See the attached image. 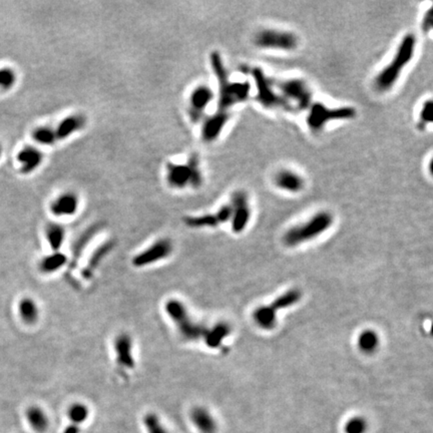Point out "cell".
Wrapping results in <instances>:
<instances>
[{
	"label": "cell",
	"mask_w": 433,
	"mask_h": 433,
	"mask_svg": "<svg viewBox=\"0 0 433 433\" xmlns=\"http://www.w3.org/2000/svg\"><path fill=\"white\" fill-rule=\"evenodd\" d=\"M211 65L219 84L218 110L229 112L233 106L245 102L250 97L251 85L248 82H231L218 51L211 54Z\"/></svg>",
	"instance_id": "1"
},
{
	"label": "cell",
	"mask_w": 433,
	"mask_h": 433,
	"mask_svg": "<svg viewBox=\"0 0 433 433\" xmlns=\"http://www.w3.org/2000/svg\"><path fill=\"white\" fill-rule=\"evenodd\" d=\"M416 43V36L413 33H407L403 36L392 59L379 71L374 80V87L378 91L387 92L398 82L402 71L415 54Z\"/></svg>",
	"instance_id": "2"
},
{
	"label": "cell",
	"mask_w": 433,
	"mask_h": 433,
	"mask_svg": "<svg viewBox=\"0 0 433 433\" xmlns=\"http://www.w3.org/2000/svg\"><path fill=\"white\" fill-rule=\"evenodd\" d=\"M165 177L168 186L174 190L200 188L203 184V173L199 157L192 154L185 163H167Z\"/></svg>",
	"instance_id": "3"
},
{
	"label": "cell",
	"mask_w": 433,
	"mask_h": 433,
	"mask_svg": "<svg viewBox=\"0 0 433 433\" xmlns=\"http://www.w3.org/2000/svg\"><path fill=\"white\" fill-rule=\"evenodd\" d=\"M164 309L179 335L185 340L197 341L204 338L207 328L191 316L188 307L183 301L171 298L165 303Z\"/></svg>",
	"instance_id": "4"
},
{
	"label": "cell",
	"mask_w": 433,
	"mask_h": 433,
	"mask_svg": "<svg viewBox=\"0 0 433 433\" xmlns=\"http://www.w3.org/2000/svg\"><path fill=\"white\" fill-rule=\"evenodd\" d=\"M333 224V216L329 212H319L307 222L288 230L284 242L289 247L299 246L326 232Z\"/></svg>",
	"instance_id": "5"
},
{
	"label": "cell",
	"mask_w": 433,
	"mask_h": 433,
	"mask_svg": "<svg viewBox=\"0 0 433 433\" xmlns=\"http://www.w3.org/2000/svg\"><path fill=\"white\" fill-rule=\"evenodd\" d=\"M355 116L356 111L352 106L328 107L322 102H312L308 108L306 123L312 131L317 132L332 122L352 120Z\"/></svg>",
	"instance_id": "6"
},
{
	"label": "cell",
	"mask_w": 433,
	"mask_h": 433,
	"mask_svg": "<svg viewBox=\"0 0 433 433\" xmlns=\"http://www.w3.org/2000/svg\"><path fill=\"white\" fill-rule=\"evenodd\" d=\"M250 74L255 83L257 94L256 99L260 104L270 110L281 108L285 111H292L293 108L289 104L276 88L275 82L272 81L261 67H254L250 70Z\"/></svg>",
	"instance_id": "7"
},
{
	"label": "cell",
	"mask_w": 433,
	"mask_h": 433,
	"mask_svg": "<svg viewBox=\"0 0 433 433\" xmlns=\"http://www.w3.org/2000/svg\"><path fill=\"white\" fill-rule=\"evenodd\" d=\"M276 88L292 108L299 111L308 110L312 104V90L308 84L301 79H288L275 83Z\"/></svg>",
	"instance_id": "8"
},
{
	"label": "cell",
	"mask_w": 433,
	"mask_h": 433,
	"mask_svg": "<svg viewBox=\"0 0 433 433\" xmlns=\"http://www.w3.org/2000/svg\"><path fill=\"white\" fill-rule=\"evenodd\" d=\"M255 44L263 49L293 51L298 47V36L286 30L266 28L260 30L254 38Z\"/></svg>",
	"instance_id": "9"
},
{
	"label": "cell",
	"mask_w": 433,
	"mask_h": 433,
	"mask_svg": "<svg viewBox=\"0 0 433 433\" xmlns=\"http://www.w3.org/2000/svg\"><path fill=\"white\" fill-rule=\"evenodd\" d=\"M173 252V244L172 240L169 238H161L135 254L131 260V264L135 268L149 267L170 258Z\"/></svg>",
	"instance_id": "10"
},
{
	"label": "cell",
	"mask_w": 433,
	"mask_h": 433,
	"mask_svg": "<svg viewBox=\"0 0 433 433\" xmlns=\"http://www.w3.org/2000/svg\"><path fill=\"white\" fill-rule=\"evenodd\" d=\"M215 99V92L207 85L195 87L188 99V115L192 123L203 122L207 108Z\"/></svg>",
	"instance_id": "11"
},
{
	"label": "cell",
	"mask_w": 433,
	"mask_h": 433,
	"mask_svg": "<svg viewBox=\"0 0 433 433\" xmlns=\"http://www.w3.org/2000/svg\"><path fill=\"white\" fill-rule=\"evenodd\" d=\"M229 205L232 209V230L235 233H241L246 229L251 218V207L248 195L244 191L234 192Z\"/></svg>",
	"instance_id": "12"
},
{
	"label": "cell",
	"mask_w": 433,
	"mask_h": 433,
	"mask_svg": "<svg viewBox=\"0 0 433 433\" xmlns=\"http://www.w3.org/2000/svg\"><path fill=\"white\" fill-rule=\"evenodd\" d=\"M232 218V209L230 205L222 206L218 212L206 214L201 216H186L184 222L186 226L194 229L200 228H216L221 224L231 221Z\"/></svg>",
	"instance_id": "13"
},
{
	"label": "cell",
	"mask_w": 433,
	"mask_h": 433,
	"mask_svg": "<svg viewBox=\"0 0 433 433\" xmlns=\"http://www.w3.org/2000/svg\"><path fill=\"white\" fill-rule=\"evenodd\" d=\"M81 200L78 194L71 191L57 195L49 205L50 213L56 218H70L80 210Z\"/></svg>",
	"instance_id": "14"
},
{
	"label": "cell",
	"mask_w": 433,
	"mask_h": 433,
	"mask_svg": "<svg viewBox=\"0 0 433 433\" xmlns=\"http://www.w3.org/2000/svg\"><path fill=\"white\" fill-rule=\"evenodd\" d=\"M114 350L119 367L125 370H132L135 367L133 341L130 334L120 333L114 341Z\"/></svg>",
	"instance_id": "15"
},
{
	"label": "cell",
	"mask_w": 433,
	"mask_h": 433,
	"mask_svg": "<svg viewBox=\"0 0 433 433\" xmlns=\"http://www.w3.org/2000/svg\"><path fill=\"white\" fill-rule=\"evenodd\" d=\"M230 113L219 111L204 119L201 129L202 139L206 142H213L218 139L230 121Z\"/></svg>",
	"instance_id": "16"
},
{
	"label": "cell",
	"mask_w": 433,
	"mask_h": 433,
	"mask_svg": "<svg viewBox=\"0 0 433 433\" xmlns=\"http://www.w3.org/2000/svg\"><path fill=\"white\" fill-rule=\"evenodd\" d=\"M87 117L83 114H70L61 119L54 127L57 141L65 140L83 130L87 126Z\"/></svg>",
	"instance_id": "17"
},
{
	"label": "cell",
	"mask_w": 433,
	"mask_h": 433,
	"mask_svg": "<svg viewBox=\"0 0 433 433\" xmlns=\"http://www.w3.org/2000/svg\"><path fill=\"white\" fill-rule=\"evenodd\" d=\"M16 160L19 164L20 172L24 174H28L42 167L44 156L38 147L25 146L18 152Z\"/></svg>",
	"instance_id": "18"
},
{
	"label": "cell",
	"mask_w": 433,
	"mask_h": 433,
	"mask_svg": "<svg viewBox=\"0 0 433 433\" xmlns=\"http://www.w3.org/2000/svg\"><path fill=\"white\" fill-rule=\"evenodd\" d=\"M275 186L288 193L296 194L301 192L305 187V180L301 174L291 170H281L274 177Z\"/></svg>",
	"instance_id": "19"
},
{
	"label": "cell",
	"mask_w": 433,
	"mask_h": 433,
	"mask_svg": "<svg viewBox=\"0 0 433 433\" xmlns=\"http://www.w3.org/2000/svg\"><path fill=\"white\" fill-rule=\"evenodd\" d=\"M190 419L201 433H216L218 429L213 414L205 406H195L190 411Z\"/></svg>",
	"instance_id": "20"
},
{
	"label": "cell",
	"mask_w": 433,
	"mask_h": 433,
	"mask_svg": "<svg viewBox=\"0 0 433 433\" xmlns=\"http://www.w3.org/2000/svg\"><path fill=\"white\" fill-rule=\"evenodd\" d=\"M44 236L51 251L58 252L61 250L64 244L66 231L61 224L56 222H50L45 226Z\"/></svg>",
	"instance_id": "21"
},
{
	"label": "cell",
	"mask_w": 433,
	"mask_h": 433,
	"mask_svg": "<svg viewBox=\"0 0 433 433\" xmlns=\"http://www.w3.org/2000/svg\"><path fill=\"white\" fill-rule=\"evenodd\" d=\"M68 262V258L61 251L52 252L44 256L39 264L40 271L43 274H53L60 271Z\"/></svg>",
	"instance_id": "22"
},
{
	"label": "cell",
	"mask_w": 433,
	"mask_h": 433,
	"mask_svg": "<svg viewBox=\"0 0 433 433\" xmlns=\"http://www.w3.org/2000/svg\"><path fill=\"white\" fill-rule=\"evenodd\" d=\"M231 333V327L227 323H218L211 328H207L204 340L210 348L219 347Z\"/></svg>",
	"instance_id": "23"
},
{
	"label": "cell",
	"mask_w": 433,
	"mask_h": 433,
	"mask_svg": "<svg viewBox=\"0 0 433 433\" xmlns=\"http://www.w3.org/2000/svg\"><path fill=\"white\" fill-rule=\"evenodd\" d=\"M19 316L26 325H34L40 318V309L38 304L30 298H23L18 304Z\"/></svg>",
	"instance_id": "24"
},
{
	"label": "cell",
	"mask_w": 433,
	"mask_h": 433,
	"mask_svg": "<svg viewBox=\"0 0 433 433\" xmlns=\"http://www.w3.org/2000/svg\"><path fill=\"white\" fill-rule=\"evenodd\" d=\"M26 418L35 431L44 432L49 425V420L46 413L39 406H30L26 411Z\"/></svg>",
	"instance_id": "25"
},
{
	"label": "cell",
	"mask_w": 433,
	"mask_h": 433,
	"mask_svg": "<svg viewBox=\"0 0 433 433\" xmlns=\"http://www.w3.org/2000/svg\"><path fill=\"white\" fill-rule=\"evenodd\" d=\"M253 318L258 326L264 330H272L277 323V313L273 311L270 305L261 306L256 309L253 314Z\"/></svg>",
	"instance_id": "26"
},
{
	"label": "cell",
	"mask_w": 433,
	"mask_h": 433,
	"mask_svg": "<svg viewBox=\"0 0 433 433\" xmlns=\"http://www.w3.org/2000/svg\"><path fill=\"white\" fill-rule=\"evenodd\" d=\"M31 137L36 143L43 147H52L58 142L54 129L51 126H40L35 128L32 130Z\"/></svg>",
	"instance_id": "27"
},
{
	"label": "cell",
	"mask_w": 433,
	"mask_h": 433,
	"mask_svg": "<svg viewBox=\"0 0 433 433\" xmlns=\"http://www.w3.org/2000/svg\"><path fill=\"white\" fill-rule=\"evenodd\" d=\"M302 297V294L297 289H293V290L288 291L284 293L282 296L278 297L273 303L270 304V307L273 309L274 312H277V310H282L288 307H291L294 304L298 303Z\"/></svg>",
	"instance_id": "28"
},
{
	"label": "cell",
	"mask_w": 433,
	"mask_h": 433,
	"mask_svg": "<svg viewBox=\"0 0 433 433\" xmlns=\"http://www.w3.org/2000/svg\"><path fill=\"white\" fill-rule=\"evenodd\" d=\"M67 416L71 424L81 426L88 419L89 409L86 404L82 402H76L69 406L67 410Z\"/></svg>",
	"instance_id": "29"
},
{
	"label": "cell",
	"mask_w": 433,
	"mask_h": 433,
	"mask_svg": "<svg viewBox=\"0 0 433 433\" xmlns=\"http://www.w3.org/2000/svg\"><path fill=\"white\" fill-rule=\"evenodd\" d=\"M357 344L362 352L373 353L379 345V337L374 331L366 330L359 335Z\"/></svg>",
	"instance_id": "30"
},
{
	"label": "cell",
	"mask_w": 433,
	"mask_h": 433,
	"mask_svg": "<svg viewBox=\"0 0 433 433\" xmlns=\"http://www.w3.org/2000/svg\"><path fill=\"white\" fill-rule=\"evenodd\" d=\"M142 423L148 433H170L160 416L155 412H148L142 417Z\"/></svg>",
	"instance_id": "31"
},
{
	"label": "cell",
	"mask_w": 433,
	"mask_h": 433,
	"mask_svg": "<svg viewBox=\"0 0 433 433\" xmlns=\"http://www.w3.org/2000/svg\"><path fill=\"white\" fill-rule=\"evenodd\" d=\"M16 74L10 67H3L0 69V87L4 90L10 89L16 83Z\"/></svg>",
	"instance_id": "32"
},
{
	"label": "cell",
	"mask_w": 433,
	"mask_h": 433,
	"mask_svg": "<svg viewBox=\"0 0 433 433\" xmlns=\"http://www.w3.org/2000/svg\"><path fill=\"white\" fill-rule=\"evenodd\" d=\"M432 112H433V105L431 99L424 101L419 112L418 128L425 129L429 124L432 123Z\"/></svg>",
	"instance_id": "33"
},
{
	"label": "cell",
	"mask_w": 433,
	"mask_h": 433,
	"mask_svg": "<svg viewBox=\"0 0 433 433\" xmlns=\"http://www.w3.org/2000/svg\"><path fill=\"white\" fill-rule=\"evenodd\" d=\"M368 428L367 422L362 417H353L345 425V433H365Z\"/></svg>",
	"instance_id": "34"
},
{
	"label": "cell",
	"mask_w": 433,
	"mask_h": 433,
	"mask_svg": "<svg viewBox=\"0 0 433 433\" xmlns=\"http://www.w3.org/2000/svg\"><path fill=\"white\" fill-rule=\"evenodd\" d=\"M111 249V246L110 245H105L104 247H102V248H100V249H98L97 250V252L95 253V254L91 257V259H90V267H89V270H87L86 273H85V275H87V277H89L91 274H92V271H93V269L95 268V267H97L98 266V263L103 259V257H105V255H106V253L108 252V250Z\"/></svg>",
	"instance_id": "35"
},
{
	"label": "cell",
	"mask_w": 433,
	"mask_h": 433,
	"mask_svg": "<svg viewBox=\"0 0 433 433\" xmlns=\"http://www.w3.org/2000/svg\"><path fill=\"white\" fill-rule=\"evenodd\" d=\"M433 27V9L430 7L424 14L421 21V29L423 33H428Z\"/></svg>",
	"instance_id": "36"
},
{
	"label": "cell",
	"mask_w": 433,
	"mask_h": 433,
	"mask_svg": "<svg viewBox=\"0 0 433 433\" xmlns=\"http://www.w3.org/2000/svg\"><path fill=\"white\" fill-rule=\"evenodd\" d=\"M81 431H82V428H81V426H79V425H75V424H69L64 430H63V432L62 433H81Z\"/></svg>",
	"instance_id": "37"
},
{
	"label": "cell",
	"mask_w": 433,
	"mask_h": 433,
	"mask_svg": "<svg viewBox=\"0 0 433 433\" xmlns=\"http://www.w3.org/2000/svg\"><path fill=\"white\" fill-rule=\"evenodd\" d=\"M1 155H2V148H1V144H0V158H1Z\"/></svg>",
	"instance_id": "38"
}]
</instances>
